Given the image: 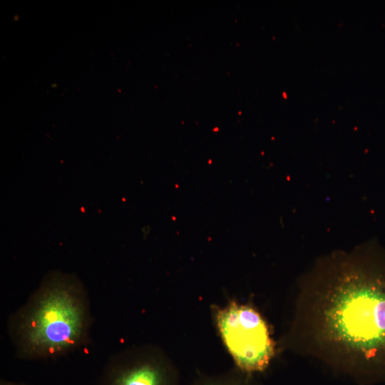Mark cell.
Here are the masks:
<instances>
[{
  "label": "cell",
  "mask_w": 385,
  "mask_h": 385,
  "mask_svg": "<svg viewBox=\"0 0 385 385\" xmlns=\"http://www.w3.org/2000/svg\"><path fill=\"white\" fill-rule=\"evenodd\" d=\"M302 294L317 354L356 378L385 380V251L369 245L326 257Z\"/></svg>",
  "instance_id": "obj_1"
},
{
  "label": "cell",
  "mask_w": 385,
  "mask_h": 385,
  "mask_svg": "<svg viewBox=\"0 0 385 385\" xmlns=\"http://www.w3.org/2000/svg\"><path fill=\"white\" fill-rule=\"evenodd\" d=\"M91 321L81 281L74 274L52 272L9 317L8 334L20 359H56L88 343Z\"/></svg>",
  "instance_id": "obj_2"
},
{
  "label": "cell",
  "mask_w": 385,
  "mask_h": 385,
  "mask_svg": "<svg viewBox=\"0 0 385 385\" xmlns=\"http://www.w3.org/2000/svg\"><path fill=\"white\" fill-rule=\"evenodd\" d=\"M212 314L235 367L251 375L265 370L274 356V344L261 315L236 302L212 307Z\"/></svg>",
  "instance_id": "obj_3"
},
{
  "label": "cell",
  "mask_w": 385,
  "mask_h": 385,
  "mask_svg": "<svg viewBox=\"0 0 385 385\" xmlns=\"http://www.w3.org/2000/svg\"><path fill=\"white\" fill-rule=\"evenodd\" d=\"M99 385H180L178 367L160 347L134 345L113 355Z\"/></svg>",
  "instance_id": "obj_4"
},
{
  "label": "cell",
  "mask_w": 385,
  "mask_h": 385,
  "mask_svg": "<svg viewBox=\"0 0 385 385\" xmlns=\"http://www.w3.org/2000/svg\"><path fill=\"white\" fill-rule=\"evenodd\" d=\"M190 385H259V384L255 380L253 375L235 366L224 372L198 376Z\"/></svg>",
  "instance_id": "obj_5"
},
{
  "label": "cell",
  "mask_w": 385,
  "mask_h": 385,
  "mask_svg": "<svg viewBox=\"0 0 385 385\" xmlns=\"http://www.w3.org/2000/svg\"><path fill=\"white\" fill-rule=\"evenodd\" d=\"M0 385H29V384L22 383V382H16V381H11L3 379V380H1Z\"/></svg>",
  "instance_id": "obj_6"
}]
</instances>
